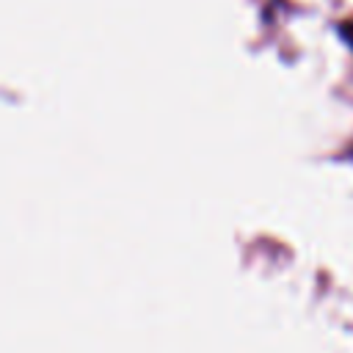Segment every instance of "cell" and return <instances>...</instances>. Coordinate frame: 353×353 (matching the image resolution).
<instances>
[{"instance_id": "obj_1", "label": "cell", "mask_w": 353, "mask_h": 353, "mask_svg": "<svg viewBox=\"0 0 353 353\" xmlns=\"http://www.w3.org/2000/svg\"><path fill=\"white\" fill-rule=\"evenodd\" d=\"M342 36H345V39H347V44L353 47V25H345V28H342Z\"/></svg>"}]
</instances>
